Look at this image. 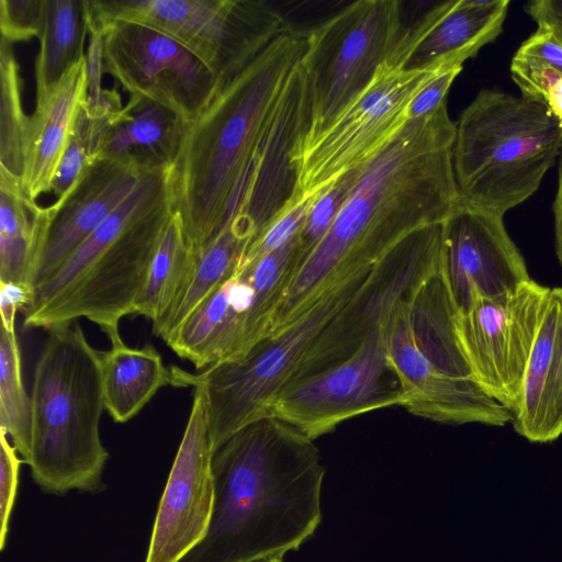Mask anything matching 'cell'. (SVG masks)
<instances>
[{"label": "cell", "mask_w": 562, "mask_h": 562, "mask_svg": "<svg viewBox=\"0 0 562 562\" xmlns=\"http://www.w3.org/2000/svg\"><path fill=\"white\" fill-rule=\"evenodd\" d=\"M555 251L562 266V150L559 157L558 189L553 202Z\"/></svg>", "instance_id": "cell-41"}, {"label": "cell", "mask_w": 562, "mask_h": 562, "mask_svg": "<svg viewBox=\"0 0 562 562\" xmlns=\"http://www.w3.org/2000/svg\"><path fill=\"white\" fill-rule=\"evenodd\" d=\"M550 289L530 279L503 295L475 296L457 316V338L472 379L512 414Z\"/></svg>", "instance_id": "cell-13"}, {"label": "cell", "mask_w": 562, "mask_h": 562, "mask_svg": "<svg viewBox=\"0 0 562 562\" xmlns=\"http://www.w3.org/2000/svg\"><path fill=\"white\" fill-rule=\"evenodd\" d=\"M100 358L104 407L115 423L135 417L160 387L171 384V370L150 345H112Z\"/></svg>", "instance_id": "cell-23"}, {"label": "cell", "mask_w": 562, "mask_h": 562, "mask_svg": "<svg viewBox=\"0 0 562 562\" xmlns=\"http://www.w3.org/2000/svg\"><path fill=\"white\" fill-rule=\"evenodd\" d=\"M188 122L146 97L131 94L111 122L99 157L135 164L142 170L170 166Z\"/></svg>", "instance_id": "cell-22"}, {"label": "cell", "mask_w": 562, "mask_h": 562, "mask_svg": "<svg viewBox=\"0 0 562 562\" xmlns=\"http://www.w3.org/2000/svg\"><path fill=\"white\" fill-rule=\"evenodd\" d=\"M546 105L562 127V77L550 89Z\"/></svg>", "instance_id": "cell-42"}, {"label": "cell", "mask_w": 562, "mask_h": 562, "mask_svg": "<svg viewBox=\"0 0 562 562\" xmlns=\"http://www.w3.org/2000/svg\"><path fill=\"white\" fill-rule=\"evenodd\" d=\"M3 428H0V549L5 544L9 520L15 501L21 457Z\"/></svg>", "instance_id": "cell-34"}, {"label": "cell", "mask_w": 562, "mask_h": 562, "mask_svg": "<svg viewBox=\"0 0 562 562\" xmlns=\"http://www.w3.org/2000/svg\"><path fill=\"white\" fill-rule=\"evenodd\" d=\"M172 214L169 166L145 169L134 191L33 292L23 326L49 330L85 317L111 346L124 342L119 323L133 314Z\"/></svg>", "instance_id": "cell-5"}, {"label": "cell", "mask_w": 562, "mask_h": 562, "mask_svg": "<svg viewBox=\"0 0 562 562\" xmlns=\"http://www.w3.org/2000/svg\"><path fill=\"white\" fill-rule=\"evenodd\" d=\"M530 442L546 443L562 435V288H552L524 372L512 422Z\"/></svg>", "instance_id": "cell-20"}, {"label": "cell", "mask_w": 562, "mask_h": 562, "mask_svg": "<svg viewBox=\"0 0 562 562\" xmlns=\"http://www.w3.org/2000/svg\"><path fill=\"white\" fill-rule=\"evenodd\" d=\"M30 116L23 111L20 66L12 44L0 41V172L21 183Z\"/></svg>", "instance_id": "cell-28"}, {"label": "cell", "mask_w": 562, "mask_h": 562, "mask_svg": "<svg viewBox=\"0 0 562 562\" xmlns=\"http://www.w3.org/2000/svg\"><path fill=\"white\" fill-rule=\"evenodd\" d=\"M34 481L46 493L104 490L109 453L100 439L104 407L100 351L80 324L55 326L37 358L31 391Z\"/></svg>", "instance_id": "cell-6"}, {"label": "cell", "mask_w": 562, "mask_h": 562, "mask_svg": "<svg viewBox=\"0 0 562 562\" xmlns=\"http://www.w3.org/2000/svg\"><path fill=\"white\" fill-rule=\"evenodd\" d=\"M514 56L548 65L562 74V41L548 27L538 26Z\"/></svg>", "instance_id": "cell-37"}, {"label": "cell", "mask_w": 562, "mask_h": 562, "mask_svg": "<svg viewBox=\"0 0 562 562\" xmlns=\"http://www.w3.org/2000/svg\"><path fill=\"white\" fill-rule=\"evenodd\" d=\"M458 313L442 256L397 302L387 327L389 361L401 383L403 407L453 425L475 423L487 403L457 338Z\"/></svg>", "instance_id": "cell-8"}, {"label": "cell", "mask_w": 562, "mask_h": 562, "mask_svg": "<svg viewBox=\"0 0 562 562\" xmlns=\"http://www.w3.org/2000/svg\"><path fill=\"white\" fill-rule=\"evenodd\" d=\"M86 59L74 66L41 101L30 116L24 171L21 187L36 199L50 191L52 182L66 150L76 116L86 101Z\"/></svg>", "instance_id": "cell-21"}, {"label": "cell", "mask_w": 562, "mask_h": 562, "mask_svg": "<svg viewBox=\"0 0 562 562\" xmlns=\"http://www.w3.org/2000/svg\"><path fill=\"white\" fill-rule=\"evenodd\" d=\"M411 279L391 249L375 265L328 288L293 322L244 358L190 373L171 369V385L203 391L213 452L234 432L269 414L289 385L351 356L395 307Z\"/></svg>", "instance_id": "cell-2"}, {"label": "cell", "mask_w": 562, "mask_h": 562, "mask_svg": "<svg viewBox=\"0 0 562 562\" xmlns=\"http://www.w3.org/2000/svg\"><path fill=\"white\" fill-rule=\"evenodd\" d=\"M392 312L351 356L281 391L271 402L269 414L315 440L358 415L403 406L401 383L387 355Z\"/></svg>", "instance_id": "cell-12"}, {"label": "cell", "mask_w": 562, "mask_h": 562, "mask_svg": "<svg viewBox=\"0 0 562 562\" xmlns=\"http://www.w3.org/2000/svg\"><path fill=\"white\" fill-rule=\"evenodd\" d=\"M32 297V292L21 285L0 283L1 325L9 330H15V315L23 310Z\"/></svg>", "instance_id": "cell-39"}, {"label": "cell", "mask_w": 562, "mask_h": 562, "mask_svg": "<svg viewBox=\"0 0 562 562\" xmlns=\"http://www.w3.org/2000/svg\"><path fill=\"white\" fill-rule=\"evenodd\" d=\"M45 0H0L1 38L10 42L41 37Z\"/></svg>", "instance_id": "cell-33"}, {"label": "cell", "mask_w": 562, "mask_h": 562, "mask_svg": "<svg viewBox=\"0 0 562 562\" xmlns=\"http://www.w3.org/2000/svg\"><path fill=\"white\" fill-rule=\"evenodd\" d=\"M32 402L21 371L15 330L1 325L0 331V428L10 437L23 463L31 458Z\"/></svg>", "instance_id": "cell-29"}, {"label": "cell", "mask_w": 562, "mask_h": 562, "mask_svg": "<svg viewBox=\"0 0 562 562\" xmlns=\"http://www.w3.org/2000/svg\"><path fill=\"white\" fill-rule=\"evenodd\" d=\"M91 30L103 32L104 72L130 94L151 99L188 123L222 88L217 76L203 60L159 31L127 21Z\"/></svg>", "instance_id": "cell-14"}, {"label": "cell", "mask_w": 562, "mask_h": 562, "mask_svg": "<svg viewBox=\"0 0 562 562\" xmlns=\"http://www.w3.org/2000/svg\"><path fill=\"white\" fill-rule=\"evenodd\" d=\"M300 63L286 81L232 202L227 223L247 238L246 248L297 202L295 154L310 122L307 80Z\"/></svg>", "instance_id": "cell-15"}, {"label": "cell", "mask_w": 562, "mask_h": 562, "mask_svg": "<svg viewBox=\"0 0 562 562\" xmlns=\"http://www.w3.org/2000/svg\"><path fill=\"white\" fill-rule=\"evenodd\" d=\"M200 256L188 243L181 221L173 213L149 265L133 314L153 325L168 316L182 299Z\"/></svg>", "instance_id": "cell-24"}, {"label": "cell", "mask_w": 562, "mask_h": 562, "mask_svg": "<svg viewBox=\"0 0 562 562\" xmlns=\"http://www.w3.org/2000/svg\"><path fill=\"white\" fill-rule=\"evenodd\" d=\"M143 171L130 161L98 157L61 198L42 207L41 232L27 282L32 294L134 191Z\"/></svg>", "instance_id": "cell-17"}, {"label": "cell", "mask_w": 562, "mask_h": 562, "mask_svg": "<svg viewBox=\"0 0 562 562\" xmlns=\"http://www.w3.org/2000/svg\"><path fill=\"white\" fill-rule=\"evenodd\" d=\"M362 168L346 173L321 195L314 198L299 233L305 258L331 227L345 201L353 190Z\"/></svg>", "instance_id": "cell-30"}, {"label": "cell", "mask_w": 562, "mask_h": 562, "mask_svg": "<svg viewBox=\"0 0 562 562\" xmlns=\"http://www.w3.org/2000/svg\"><path fill=\"white\" fill-rule=\"evenodd\" d=\"M462 70V66L445 70L435 76L413 99L407 108V121L429 115L447 103V94Z\"/></svg>", "instance_id": "cell-36"}, {"label": "cell", "mask_w": 562, "mask_h": 562, "mask_svg": "<svg viewBox=\"0 0 562 562\" xmlns=\"http://www.w3.org/2000/svg\"><path fill=\"white\" fill-rule=\"evenodd\" d=\"M212 457L205 395L195 387L145 562H178L205 536L214 502Z\"/></svg>", "instance_id": "cell-16"}, {"label": "cell", "mask_w": 562, "mask_h": 562, "mask_svg": "<svg viewBox=\"0 0 562 562\" xmlns=\"http://www.w3.org/2000/svg\"><path fill=\"white\" fill-rule=\"evenodd\" d=\"M41 224L42 206L19 181L0 172V283L29 289Z\"/></svg>", "instance_id": "cell-26"}, {"label": "cell", "mask_w": 562, "mask_h": 562, "mask_svg": "<svg viewBox=\"0 0 562 562\" xmlns=\"http://www.w3.org/2000/svg\"><path fill=\"white\" fill-rule=\"evenodd\" d=\"M510 75L521 97L543 104L550 89L562 77V74L553 67L517 56L512 59Z\"/></svg>", "instance_id": "cell-35"}, {"label": "cell", "mask_w": 562, "mask_h": 562, "mask_svg": "<svg viewBox=\"0 0 562 562\" xmlns=\"http://www.w3.org/2000/svg\"><path fill=\"white\" fill-rule=\"evenodd\" d=\"M525 11L538 26L550 29L562 41V0H533L525 4Z\"/></svg>", "instance_id": "cell-40"}, {"label": "cell", "mask_w": 562, "mask_h": 562, "mask_svg": "<svg viewBox=\"0 0 562 562\" xmlns=\"http://www.w3.org/2000/svg\"><path fill=\"white\" fill-rule=\"evenodd\" d=\"M89 30L127 21L159 31L191 50L222 86L290 25L259 0H87Z\"/></svg>", "instance_id": "cell-9"}, {"label": "cell", "mask_w": 562, "mask_h": 562, "mask_svg": "<svg viewBox=\"0 0 562 562\" xmlns=\"http://www.w3.org/2000/svg\"><path fill=\"white\" fill-rule=\"evenodd\" d=\"M454 137L445 103L407 121L362 168L331 227L297 269L269 336L334 286L342 271L374 265L413 232L446 222L462 202L453 171Z\"/></svg>", "instance_id": "cell-1"}, {"label": "cell", "mask_w": 562, "mask_h": 562, "mask_svg": "<svg viewBox=\"0 0 562 562\" xmlns=\"http://www.w3.org/2000/svg\"><path fill=\"white\" fill-rule=\"evenodd\" d=\"M562 150V127L543 103L483 89L456 123L453 171L461 201L504 214L529 199Z\"/></svg>", "instance_id": "cell-7"}, {"label": "cell", "mask_w": 562, "mask_h": 562, "mask_svg": "<svg viewBox=\"0 0 562 562\" xmlns=\"http://www.w3.org/2000/svg\"><path fill=\"white\" fill-rule=\"evenodd\" d=\"M443 247L445 276L459 312L477 295H503L530 280L503 216L461 202L443 223Z\"/></svg>", "instance_id": "cell-18"}, {"label": "cell", "mask_w": 562, "mask_h": 562, "mask_svg": "<svg viewBox=\"0 0 562 562\" xmlns=\"http://www.w3.org/2000/svg\"><path fill=\"white\" fill-rule=\"evenodd\" d=\"M313 441L272 414L226 439L212 457L206 533L178 562H255L297 550L322 521L326 470Z\"/></svg>", "instance_id": "cell-3"}, {"label": "cell", "mask_w": 562, "mask_h": 562, "mask_svg": "<svg viewBox=\"0 0 562 562\" xmlns=\"http://www.w3.org/2000/svg\"><path fill=\"white\" fill-rule=\"evenodd\" d=\"M509 4V0L439 2L404 26L392 60L405 71L460 67L499 35Z\"/></svg>", "instance_id": "cell-19"}, {"label": "cell", "mask_w": 562, "mask_h": 562, "mask_svg": "<svg viewBox=\"0 0 562 562\" xmlns=\"http://www.w3.org/2000/svg\"><path fill=\"white\" fill-rule=\"evenodd\" d=\"M91 139V119L85 106H80L68 145L52 182L50 191L61 198L94 160Z\"/></svg>", "instance_id": "cell-31"}, {"label": "cell", "mask_w": 562, "mask_h": 562, "mask_svg": "<svg viewBox=\"0 0 562 562\" xmlns=\"http://www.w3.org/2000/svg\"><path fill=\"white\" fill-rule=\"evenodd\" d=\"M255 562H283V558L272 557V558H268V559H263V560H259V561H255Z\"/></svg>", "instance_id": "cell-43"}, {"label": "cell", "mask_w": 562, "mask_h": 562, "mask_svg": "<svg viewBox=\"0 0 562 562\" xmlns=\"http://www.w3.org/2000/svg\"><path fill=\"white\" fill-rule=\"evenodd\" d=\"M442 71L381 66L367 90L296 150L295 201L321 195L339 178L375 158L407 122V108L416 94Z\"/></svg>", "instance_id": "cell-11"}, {"label": "cell", "mask_w": 562, "mask_h": 562, "mask_svg": "<svg viewBox=\"0 0 562 562\" xmlns=\"http://www.w3.org/2000/svg\"><path fill=\"white\" fill-rule=\"evenodd\" d=\"M307 47V32L278 35L188 123L169 166L172 210L200 256L227 223L266 124Z\"/></svg>", "instance_id": "cell-4"}, {"label": "cell", "mask_w": 562, "mask_h": 562, "mask_svg": "<svg viewBox=\"0 0 562 562\" xmlns=\"http://www.w3.org/2000/svg\"><path fill=\"white\" fill-rule=\"evenodd\" d=\"M314 198L297 201L271 222L243 252L236 271L255 263L296 236L303 226Z\"/></svg>", "instance_id": "cell-32"}, {"label": "cell", "mask_w": 562, "mask_h": 562, "mask_svg": "<svg viewBox=\"0 0 562 562\" xmlns=\"http://www.w3.org/2000/svg\"><path fill=\"white\" fill-rule=\"evenodd\" d=\"M89 34V47L85 56L87 79L85 106L89 115L92 116L95 113L103 94V90L101 88V78L104 72L103 32L100 30H90Z\"/></svg>", "instance_id": "cell-38"}, {"label": "cell", "mask_w": 562, "mask_h": 562, "mask_svg": "<svg viewBox=\"0 0 562 562\" xmlns=\"http://www.w3.org/2000/svg\"><path fill=\"white\" fill-rule=\"evenodd\" d=\"M401 5L395 0L356 1L307 32L300 64L307 80L310 122L299 149L350 106L387 61L403 26Z\"/></svg>", "instance_id": "cell-10"}, {"label": "cell", "mask_w": 562, "mask_h": 562, "mask_svg": "<svg viewBox=\"0 0 562 562\" xmlns=\"http://www.w3.org/2000/svg\"><path fill=\"white\" fill-rule=\"evenodd\" d=\"M87 33V0H45L44 27L35 61L36 101L43 100L85 58Z\"/></svg>", "instance_id": "cell-25"}, {"label": "cell", "mask_w": 562, "mask_h": 562, "mask_svg": "<svg viewBox=\"0 0 562 562\" xmlns=\"http://www.w3.org/2000/svg\"><path fill=\"white\" fill-rule=\"evenodd\" d=\"M247 245L248 240L239 229L232 222L226 223L203 248L195 273L178 305L162 321L153 325V333L166 341L234 274Z\"/></svg>", "instance_id": "cell-27"}]
</instances>
